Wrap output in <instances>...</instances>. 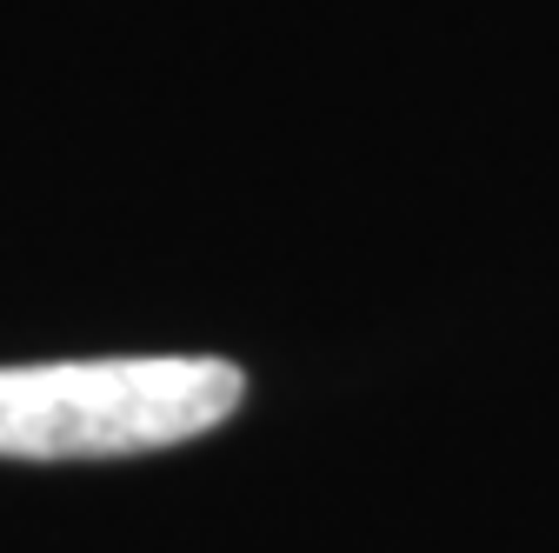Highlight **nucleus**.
<instances>
[{"label": "nucleus", "instance_id": "nucleus-1", "mask_svg": "<svg viewBox=\"0 0 559 553\" xmlns=\"http://www.w3.org/2000/svg\"><path fill=\"white\" fill-rule=\"evenodd\" d=\"M247 374L214 354L0 367V460H120L214 434Z\"/></svg>", "mask_w": 559, "mask_h": 553}]
</instances>
